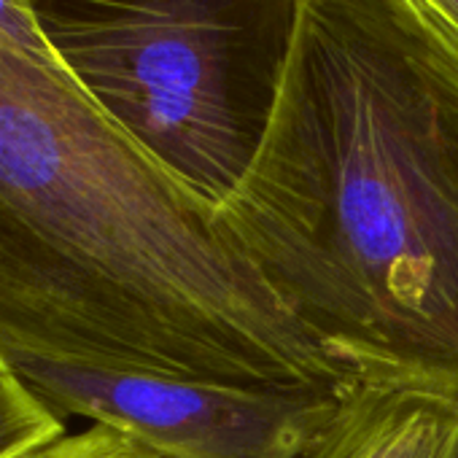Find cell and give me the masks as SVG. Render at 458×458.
Wrapping results in <instances>:
<instances>
[{
  "instance_id": "ba28073f",
  "label": "cell",
  "mask_w": 458,
  "mask_h": 458,
  "mask_svg": "<svg viewBox=\"0 0 458 458\" xmlns=\"http://www.w3.org/2000/svg\"><path fill=\"white\" fill-rule=\"evenodd\" d=\"M402 9L458 60V0H399Z\"/></svg>"
},
{
  "instance_id": "8992f818",
  "label": "cell",
  "mask_w": 458,
  "mask_h": 458,
  "mask_svg": "<svg viewBox=\"0 0 458 458\" xmlns=\"http://www.w3.org/2000/svg\"><path fill=\"white\" fill-rule=\"evenodd\" d=\"M65 431V418L28 386L0 343V458H20Z\"/></svg>"
},
{
  "instance_id": "5b68a950",
  "label": "cell",
  "mask_w": 458,
  "mask_h": 458,
  "mask_svg": "<svg viewBox=\"0 0 458 458\" xmlns=\"http://www.w3.org/2000/svg\"><path fill=\"white\" fill-rule=\"evenodd\" d=\"M305 458H458V396L353 383Z\"/></svg>"
},
{
  "instance_id": "52a82bcc",
  "label": "cell",
  "mask_w": 458,
  "mask_h": 458,
  "mask_svg": "<svg viewBox=\"0 0 458 458\" xmlns=\"http://www.w3.org/2000/svg\"><path fill=\"white\" fill-rule=\"evenodd\" d=\"M20 458H170L151 445L124 434L119 428L89 423L81 431H65L63 437L20 455Z\"/></svg>"
},
{
  "instance_id": "7a4b0ae2",
  "label": "cell",
  "mask_w": 458,
  "mask_h": 458,
  "mask_svg": "<svg viewBox=\"0 0 458 458\" xmlns=\"http://www.w3.org/2000/svg\"><path fill=\"white\" fill-rule=\"evenodd\" d=\"M0 343L12 356L343 394L218 224L73 79L0 30Z\"/></svg>"
},
{
  "instance_id": "6da1fadb",
  "label": "cell",
  "mask_w": 458,
  "mask_h": 458,
  "mask_svg": "<svg viewBox=\"0 0 458 458\" xmlns=\"http://www.w3.org/2000/svg\"><path fill=\"white\" fill-rule=\"evenodd\" d=\"M218 224L351 383L458 396V60L399 0H297Z\"/></svg>"
},
{
  "instance_id": "3957f363",
  "label": "cell",
  "mask_w": 458,
  "mask_h": 458,
  "mask_svg": "<svg viewBox=\"0 0 458 458\" xmlns=\"http://www.w3.org/2000/svg\"><path fill=\"white\" fill-rule=\"evenodd\" d=\"M36 20L98 106L218 210L265 132L297 0H38Z\"/></svg>"
},
{
  "instance_id": "277c9868",
  "label": "cell",
  "mask_w": 458,
  "mask_h": 458,
  "mask_svg": "<svg viewBox=\"0 0 458 458\" xmlns=\"http://www.w3.org/2000/svg\"><path fill=\"white\" fill-rule=\"evenodd\" d=\"M12 361L65 420L119 428L170 458H305L345 394L221 386L41 356Z\"/></svg>"
}]
</instances>
